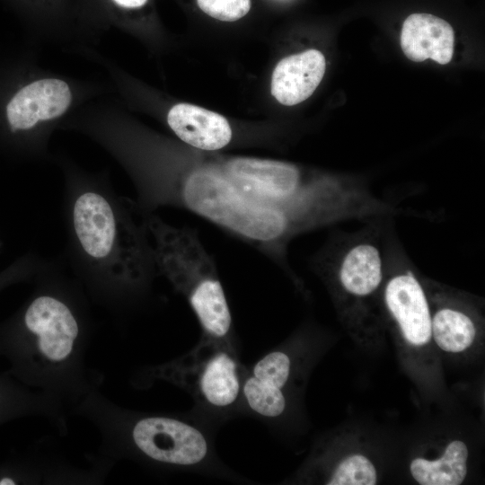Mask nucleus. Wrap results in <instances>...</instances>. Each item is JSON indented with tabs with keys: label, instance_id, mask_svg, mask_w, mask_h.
<instances>
[{
	"label": "nucleus",
	"instance_id": "1",
	"mask_svg": "<svg viewBox=\"0 0 485 485\" xmlns=\"http://www.w3.org/2000/svg\"><path fill=\"white\" fill-rule=\"evenodd\" d=\"M146 210L190 211L240 238L290 272L287 248L296 236L353 217L357 184L305 174L295 164L255 157L190 161L139 184Z\"/></svg>",
	"mask_w": 485,
	"mask_h": 485
},
{
	"label": "nucleus",
	"instance_id": "2",
	"mask_svg": "<svg viewBox=\"0 0 485 485\" xmlns=\"http://www.w3.org/2000/svg\"><path fill=\"white\" fill-rule=\"evenodd\" d=\"M88 336L64 299L35 296L10 323L0 327V356L5 371L22 384L75 406L101 384L85 364Z\"/></svg>",
	"mask_w": 485,
	"mask_h": 485
},
{
	"label": "nucleus",
	"instance_id": "3",
	"mask_svg": "<svg viewBox=\"0 0 485 485\" xmlns=\"http://www.w3.org/2000/svg\"><path fill=\"white\" fill-rule=\"evenodd\" d=\"M74 410L98 428L105 460L128 458L167 470L220 469L209 432L199 419L126 410L98 390Z\"/></svg>",
	"mask_w": 485,
	"mask_h": 485
},
{
	"label": "nucleus",
	"instance_id": "4",
	"mask_svg": "<svg viewBox=\"0 0 485 485\" xmlns=\"http://www.w3.org/2000/svg\"><path fill=\"white\" fill-rule=\"evenodd\" d=\"M154 241L155 266L192 309L203 339L232 342V314L215 261L197 231L175 227L156 216L144 223Z\"/></svg>",
	"mask_w": 485,
	"mask_h": 485
},
{
	"label": "nucleus",
	"instance_id": "5",
	"mask_svg": "<svg viewBox=\"0 0 485 485\" xmlns=\"http://www.w3.org/2000/svg\"><path fill=\"white\" fill-rule=\"evenodd\" d=\"M73 225L84 253L101 264L113 263L114 276L126 288L147 286L155 263L145 225L139 227L93 191L76 198Z\"/></svg>",
	"mask_w": 485,
	"mask_h": 485
},
{
	"label": "nucleus",
	"instance_id": "6",
	"mask_svg": "<svg viewBox=\"0 0 485 485\" xmlns=\"http://www.w3.org/2000/svg\"><path fill=\"white\" fill-rule=\"evenodd\" d=\"M160 377L183 387L194 398L200 420H221L242 411L245 372L232 342L201 339L177 361L160 367Z\"/></svg>",
	"mask_w": 485,
	"mask_h": 485
},
{
	"label": "nucleus",
	"instance_id": "7",
	"mask_svg": "<svg viewBox=\"0 0 485 485\" xmlns=\"http://www.w3.org/2000/svg\"><path fill=\"white\" fill-rule=\"evenodd\" d=\"M385 262L391 276L384 287L386 307L398 323L405 340L421 346L431 338V313L425 291L410 268L406 256L387 243L384 246Z\"/></svg>",
	"mask_w": 485,
	"mask_h": 485
},
{
	"label": "nucleus",
	"instance_id": "8",
	"mask_svg": "<svg viewBox=\"0 0 485 485\" xmlns=\"http://www.w3.org/2000/svg\"><path fill=\"white\" fill-rule=\"evenodd\" d=\"M71 101L68 85L61 80L44 79L22 88L7 106V118L13 129H28L40 120L62 115Z\"/></svg>",
	"mask_w": 485,
	"mask_h": 485
},
{
	"label": "nucleus",
	"instance_id": "9",
	"mask_svg": "<svg viewBox=\"0 0 485 485\" xmlns=\"http://www.w3.org/2000/svg\"><path fill=\"white\" fill-rule=\"evenodd\" d=\"M326 67L323 54L314 48L282 58L271 78V94L281 104L293 106L308 99L320 84Z\"/></svg>",
	"mask_w": 485,
	"mask_h": 485
},
{
	"label": "nucleus",
	"instance_id": "10",
	"mask_svg": "<svg viewBox=\"0 0 485 485\" xmlns=\"http://www.w3.org/2000/svg\"><path fill=\"white\" fill-rule=\"evenodd\" d=\"M400 40L405 56L415 62L430 58L445 65L453 57L454 32L452 26L429 13L409 15L403 22Z\"/></svg>",
	"mask_w": 485,
	"mask_h": 485
},
{
	"label": "nucleus",
	"instance_id": "11",
	"mask_svg": "<svg viewBox=\"0 0 485 485\" xmlns=\"http://www.w3.org/2000/svg\"><path fill=\"white\" fill-rule=\"evenodd\" d=\"M167 122L181 140L199 150H220L233 139L225 117L193 104H175L168 112Z\"/></svg>",
	"mask_w": 485,
	"mask_h": 485
},
{
	"label": "nucleus",
	"instance_id": "12",
	"mask_svg": "<svg viewBox=\"0 0 485 485\" xmlns=\"http://www.w3.org/2000/svg\"><path fill=\"white\" fill-rule=\"evenodd\" d=\"M44 416L60 432L66 431L63 403L22 384L8 373H0V425L27 416Z\"/></svg>",
	"mask_w": 485,
	"mask_h": 485
},
{
	"label": "nucleus",
	"instance_id": "13",
	"mask_svg": "<svg viewBox=\"0 0 485 485\" xmlns=\"http://www.w3.org/2000/svg\"><path fill=\"white\" fill-rule=\"evenodd\" d=\"M468 449L462 441L451 442L436 461L416 458L410 463L413 478L421 485H459L467 473Z\"/></svg>",
	"mask_w": 485,
	"mask_h": 485
},
{
	"label": "nucleus",
	"instance_id": "14",
	"mask_svg": "<svg viewBox=\"0 0 485 485\" xmlns=\"http://www.w3.org/2000/svg\"><path fill=\"white\" fill-rule=\"evenodd\" d=\"M431 332L440 348L456 353L472 345L476 328L466 313L451 307H442L431 318Z\"/></svg>",
	"mask_w": 485,
	"mask_h": 485
},
{
	"label": "nucleus",
	"instance_id": "15",
	"mask_svg": "<svg viewBox=\"0 0 485 485\" xmlns=\"http://www.w3.org/2000/svg\"><path fill=\"white\" fill-rule=\"evenodd\" d=\"M376 471L372 463L361 454H353L334 470L328 485H375Z\"/></svg>",
	"mask_w": 485,
	"mask_h": 485
},
{
	"label": "nucleus",
	"instance_id": "16",
	"mask_svg": "<svg viewBox=\"0 0 485 485\" xmlns=\"http://www.w3.org/2000/svg\"><path fill=\"white\" fill-rule=\"evenodd\" d=\"M197 4L205 13L224 22L237 21L251 9V0H197Z\"/></svg>",
	"mask_w": 485,
	"mask_h": 485
},
{
	"label": "nucleus",
	"instance_id": "17",
	"mask_svg": "<svg viewBox=\"0 0 485 485\" xmlns=\"http://www.w3.org/2000/svg\"><path fill=\"white\" fill-rule=\"evenodd\" d=\"M117 4L127 8H137L143 6L147 0H113Z\"/></svg>",
	"mask_w": 485,
	"mask_h": 485
}]
</instances>
